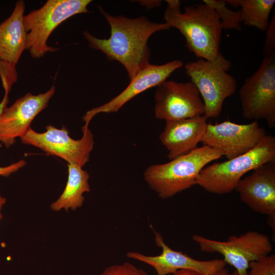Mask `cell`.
I'll list each match as a JSON object with an SVG mask.
<instances>
[{
  "label": "cell",
  "instance_id": "obj_1",
  "mask_svg": "<svg viewBox=\"0 0 275 275\" xmlns=\"http://www.w3.org/2000/svg\"><path fill=\"white\" fill-rule=\"evenodd\" d=\"M98 8L110 25V37L98 38L86 31L83 32V35L91 48L102 52L108 60L121 63L131 79L150 64V49L148 45L150 37L157 32L171 27L166 22H152L144 16L135 18L114 16L100 6Z\"/></svg>",
  "mask_w": 275,
  "mask_h": 275
},
{
  "label": "cell",
  "instance_id": "obj_15",
  "mask_svg": "<svg viewBox=\"0 0 275 275\" xmlns=\"http://www.w3.org/2000/svg\"><path fill=\"white\" fill-rule=\"evenodd\" d=\"M182 65V62L179 60L162 65L148 64L130 79L128 86L119 95L108 102L88 111L83 117L85 123L83 126L88 127L92 119L99 113L118 112L136 95L166 80L173 72Z\"/></svg>",
  "mask_w": 275,
  "mask_h": 275
},
{
  "label": "cell",
  "instance_id": "obj_5",
  "mask_svg": "<svg viewBox=\"0 0 275 275\" xmlns=\"http://www.w3.org/2000/svg\"><path fill=\"white\" fill-rule=\"evenodd\" d=\"M184 68L203 100L204 115L208 118L218 117L224 101L237 87L236 79L228 73L231 62L220 52L213 60L199 58L186 63Z\"/></svg>",
  "mask_w": 275,
  "mask_h": 275
},
{
  "label": "cell",
  "instance_id": "obj_14",
  "mask_svg": "<svg viewBox=\"0 0 275 275\" xmlns=\"http://www.w3.org/2000/svg\"><path fill=\"white\" fill-rule=\"evenodd\" d=\"M54 92L52 86L38 95L28 93L7 107L0 117V142L9 148L16 138L22 137L36 116L47 107Z\"/></svg>",
  "mask_w": 275,
  "mask_h": 275
},
{
  "label": "cell",
  "instance_id": "obj_3",
  "mask_svg": "<svg viewBox=\"0 0 275 275\" xmlns=\"http://www.w3.org/2000/svg\"><path fill=\"white\" fill-rule=\"evenodd\" d=\"M223 156L221 151L203 145L167 163L150 166L144 178L159 197L168 199L196 185L201 170Z\"/></svg>",
  "mask_w": 275,
  "mask_h": 275
},
{
  "label": "cell",
  "instance_id": "obj_16",
  "mask_svg": "<svg viewBox=\"0 0 275 275\" xmlns=\"http://www.w3.org/2000/svg\"><path fill=\"white\" fill-rule=\"evenodd\" d=\"M235 190L251 210L275 217V161L262 165L242 178Z\"/></svg>",
  "mask_w": 275,
  "mask_h": 275
},
{
  "label": "cell",
  "instance_id": "obj_11",
  "mask_svg": "<svg viewBox=\"0 0 275 275\" xmlns=\"http://www.w3.org/2000/svg\"><path fill=\"white\" fill-rule=\"evenodd\" d=\"M266 134L257 120L246 124L230 121L207 124L201 142L203 145L221 151L228 160L251 150Z\"/></svg>",
  "mask_w": 275,
  "mask_h": 275
},
{
  "label": "cell",
  "instance_id": "obj_4",
  "mask_svg": "<svg viewBox=\"0 0 275 275\" xmlns=\"http://www.w3.org/2000/svg\"><path fill=\"white\" fill-rule=\"evenodd\" d=\"M274 161L275 137L266 134L250 151L205 167L197 178L196 184L210 193L227 194L235 190L245 174Z\"/></svg>",
  "mask_w": 275,
  "mask_h": 275
},
{
  "label": "cell",
  "instance_id": "obj_10",
  "mask_svg": "<svg viewBox=\"0 0 275 275\" xmlns=\"http://www.w3.org/2000/svg\"><path fill=\"white\" fill-rule=\"evenodd\" d=\"M156 87L154 94L156 118L168 121L204 115V102L191 81L166 80Z\"/></svg>",
  "mask_w": 275,
  "mask_h": 275
},
{
  "label": "cell",
  "instance_id": "obj_25",
  "mask_svg": "<svg viewBox=\"0 0 275 275\" xmlns=\"http://www.w3.org/2000/svg\"><path fill=\"white\" fill-rule=\"evenodd\" d=\"M168 275H202V274L199 273L197 272L190 270L181 269Z\"/></svg>",
  "mask_w": 275,
  "mask_h": 275
},
{
  "label": "cell",
  "instance_id": "obj_8",
  "mask_svg": "<svg viewBox=\"0 0 275 275\" xmlns=\"http://www.w3.org/2000/svg\"><path fill=\"white\" fill-rule=\"evenodd\" d=\"M245 119H264L275 126V53L263 58L258 69L246 78L239 91Z\"/></svg>",
  "mask_w": 275,
  "mask_h": 275
},
{
  "label": "cell",
  "instance_id": "obj_28",
  "mask_svg": "<svg viewBox=\"0 0 275 275\" xmlns=\"http://www.w3.org/2000/svg\"><path fill=\"white\" fill-rule=\"evenodd\" d=\"M6 199L3 197L2 196L1 193H0V222L2 218L3 215L2 214V209L4 205V204L6 203Z\"/></svg>",
  "mask_w": 275,
  "mask_h": 275
},
{
  "label": "cell",
  "instance_id": "obj_18",
  "mask_svg": "<svg viewBox=\"0 0 275 275\" xmlns=\"http://www.w3.org/2000/svg\"><path fill=\"white\" fill-rule=\"evenodd\" d=\"M68 177L66 186L59 198L50 205L53 211L62 209L76 210L85 201L83 194L90 190L89 173L73 163H68Z\"/></svg>",
  "mask_w": 275,
  "mask_h": 275
},
{
  "label": "cell",
  "instance_id": "obj_12",
  "mask_svg": "<svg viewBox=\"0 0 275 275\" xmlns=\"http://www.w3.org/2000/svg\"><path fill=\"white\" fill-rule=\"evenodd\" d=\"M24 8L23 1L17 2L11 15L0 24V76L5 92L9 93L17 80L15 66L26 49Z\"/></svg>",
  "mask_w": 275,
  "mask_h": 275
},
{
  "label": "cell",
  "instance_id": "obj_7",
  "mask_svg": "<svg viewBox=\"0 0 275 275\" xmlns=\"http://www.w3.org/2000/svg\"><path fill=\"white\" fill-rule=\"evenodd\" d=\"M193 240L205 253H218L238 275H247L251 262L269 255L272 244L269 237L257 231H249L238 236L231 235L219 241L195 234Z\"/></svg>",
  "mask_w": 275,
  "mask_h": 275
},
{
  "label": "cell",
  "instance_id": "obj_13",
  "mask_svg": "<svg viewBox=\"0 0 275 275\" xmlns=\"http://www.w3.org/2000/svg\"><path fill=\"white\" fill-rule=\"evenodd\" d=\"M156 245L161 249L160 254L147 256L136 252H129L127 257L152 267L157 275H168L179 270L187 269L202 275H216L225 268L223 259L199 260L179 251H175L165 242L160 233L153 230Z\"/></svg>",
  "mask_w": 275,
  "mask_h": 275
},
{
  "label": "cell",
  "instance_id": "obj_20",
  "mask_svg": "<svg viewBox=\"0 0 275 275\" xmlns=\"http://www.w3.org/2000/svg\"><path fill=\"white\" fill-rule=\"evenodd\" d=\"M203 2L215 11L221 20L223 29L241 31L240 10L234 11L228 8L225 0H203Z\"/></svg>",
  "mask_w": 275,
  "mask_h": 275
},
{
  "label": "cell",
  "instance_id": "obj_21",
  "mask_svg": "<svg viewBox=\"0 0 275 275\" xmlns=\"http://www.w3.org/2000/svg\"><path fill=\"white\" fill-rule=\"evenodd\" d=\"M247 275H275V255H268L250 263Z\"/></svg>",
  "mask_w": 275,
  "mask_h": 275
},
{
  "label": "cell",
  "instance_id": "obj_19",
  "mask_svg": "<svg viewBox=\"0 0 275 275\" xmlns=\"http://www.w3.org/2000/svg\"><path fill=\"white\" fill-rule=\"evenodd\" d=\"M226 2L235 8H241V20L245 25L262 31L266 30L274 0H226Z\"/></svg>",
  "mask_w": 275,
  "mask_h": 275
},
{
  "label": "cell",
  "instance_id": "obj_17",
  "mask_svg": "<svg viewBox=\"0 0 275 275\" xmlns=\"http://www.w3.org/2000/svg\"><path fill=\"white\" fill-rule=\"evenodd\" d=\"M208 118L205 115L166 121L159 135L161 144L168 150L172 160L197 148L205 132Z\"/></svg>",
  "mask_w": 275,
  "mask_h": 275
},
{
  "label": "cell",
  "instance_id": "obj_6",
  "mask_svg": "<svg viewBox=\"0 0 275 275\" xmlns=\"http://www.w3.org/2000/svg\"><path fill=\"white\" fill-rule=\"evenodd\" d=\"M91 0H48L38 10L24 16L26 46L31 56L40 58L59 50L47 44L48 37L62 22L77 14L87 13Z\"/></svg>",
  "mask_w": 275,
  "mask_h": 275
},
{
  "label": "cell",
  "instance_id": "obj_27",
  "mask_svg": "<svg viewBox=\"0 0 275 275\" xmlns=\"http://www.w3.org/2000/svg\"><path fill=\"white\" fill-rule=\"evenodd\" d=\"M216 275H238L236 271H234L233 272H230L229 270L226 268L222 269Z\"/></svg>",
  "mask_w": 275,
  "mask_h": 275
},
{
  "label": "cell",
  "instance_id": "obj_2",
  "mask_svg": "<svg viewBox=\"0 0 275 275\" xmlns=\"http://www.w3.org/2000/svg\"><path fill=\"white\" fill-rule=\"evenodd\" d=\"M164 19L184 36L186 46L198 58L214 60L220 53L222 27L215 11L203 3L180 9L178 0H167Z\"/></svg>",
  "mask_w": 275,
  "mask_h": 275
},
{
  "label": "cell",
  "instance_id": "obj_22",
  "mask_svg": "<svg viewBox=\"0 0 275 275\" xmlns=\"http://www.w3.org/2000/svg\"><path fill=\"white\" fill-rule=\"evenodd\" d=\"M100 275H148L143 269L131 263L124 262L106 268Z\"/></svg>",
  "mask_w": 275,
  "mask_h": 275
},
{
  "label": "cell",
  "instance_id": "obj_9",
  "mask_svg": "<svg viewBox=\"0 0 275 275\" xmlns=\"http://www.w3.org/2000/svg\"><path fill=\"white\" fill-rule=\"evenodd\" d=\"M46 129L45 132L38 133L30 127L21 138L22 143L35 146L47 154L59 157L68 163L82 168L89 161L94 141L89 127H82V136L77 140L69 135V132L64 126L58 129L48 125Z\"/></svg>",
  "mask_w": 275,
  "mask_h": 275
},
{
  "label": "cell",
  "instance_id": "obj_26",
  "mask_svg": "<svg viewBox=\"0 0 275 275\" xmlns=\"http://www.w3.org/2000/svg\"><path fill=\"white\" fill-rule=\"evenodd\" d=\"M8 101V93L5 92L4 96L0 102V117L7 107Z\"/></svg>",
  "mask_w": 275,
  "mask_h": 275
},
{
  "label": "cell",
  "instance_id": "obj_24",
  "mask_svg": "<svg viewBox=\"0 0 275 275\" xmlns=\"http://www.w3.org/2000/svg\"><path fill=\"white\" fill-rule=\"evenodd\" d=\"M25 164V161L21 160L7 167H0V176L8 177L11 174L17 171L20 168L24 167Z\"/></svg>",
  "mask_w": 275,
  "mask_h": 275
},
{
  "label": "cell",
  "instance_id": "obj_23",
  "mask_svg": "<svg viewBox=\"0 0 275 275\" xmlns=\"http://www.w3.org/2000/svg\"><path fill=\"white\" fill-rule=\"evenodd\" d=\"M266 31L263 48V57H267L275 53V13L271 16Z\"/></svg>",
  "mask_w": 275,
  "mask_h": 275
}]
</instances>
